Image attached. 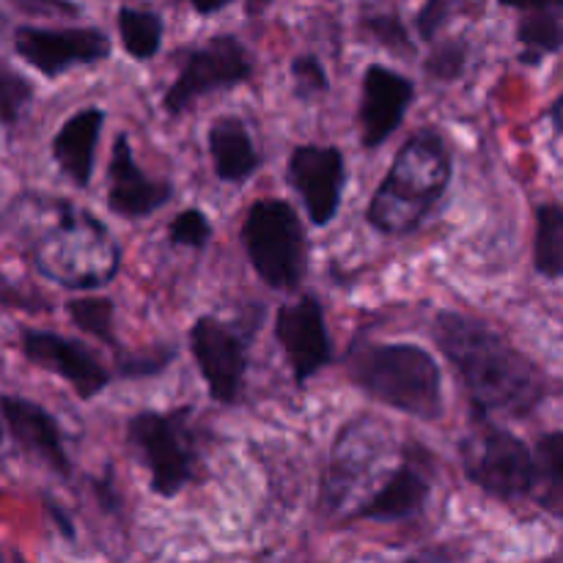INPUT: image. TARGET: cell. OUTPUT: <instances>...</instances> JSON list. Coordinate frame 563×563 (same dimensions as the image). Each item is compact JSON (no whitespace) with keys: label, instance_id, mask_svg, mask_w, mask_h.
<instances>
[{"label":"cell","instance_id":"obj_1","mask_svg":"<svg viewBox=\"0 0 563 563\" xmlns=\"http://www.w3.org/2000/svg\"><path fill=\"white\" fill-rule=\"evenodd\" d=\"M432 339L460 374L478 418H528L550 394L542 368L487 322L460 311H440Z\"/></svg>","mask_w":563,"mask_h":563},{"label":"cell","instance_id":"obj_2","mask_svg":"<svg viewBox=\"0 0 563 563\" xmlns=\"http://www.w3.org/2000/svg\"><path fill=\"white\" fill-rule=\"evenodd\" d=\"M454 174L449 143L438 126H421L405 141L383 185L368 201L366 220L377 231L405 236L429 218Z\"/></svg>","mask_w":563,"mask_h":563},{"label":"cell","instance_id":"obj_3","mask_svg":"<svg viewBox=\"0 0 563 563\" xmlns=\"http://www.w3.org/2000/svg\"><path fill=\"white\" fill-rule=\"evenodd\" d=\"M346 374L366 396L418 421H438L445 412L443 374L438 361L416 344H355Z\"/></svg>","mask_w":563,"mask_h":563},{"label":"cell","instance_id":"obj_4","mask_svg":"<svg viewBox=\"0 0 563 563\" xmlns=\"http://www.w3.org/2000/svg\"><path fill=\"white\" fill-rule=\"evenodd\" d=\"M55 220L33 242L38 275L64 289H102L119 275L121 247L108 225L75 203H53Z\"/></svg>","mask_w":563,"mask_h":563},{"label":"cell","instance_id":"obj_5","mask_svg":"<svg viewBox=\"0 0 563 563\" xmlns=\"http://www.w3.org/2000/svg\"><path fill=\"white\" fill-rule=\"evenodd\" d=\"M242 245L258 278L280 291H291L306 280L308 242L295 207L284 198H262L242 223Z\"/></svg>","mask_w":563,"mask_h":563},{"label":"cell","instance_id":"obj_6","mask_svg":"<svg viewBox=\"0 0 563 563\" xmlns=\"http://www.w3.org/2000/svg\"><path fill=\"white\" fill-rule=\"evenodd\" d=\"M394 432L374 416H357L335 438L328 467L322 473L319 509L344 520L346 509L357 506V495L377 478L385 462L394 456Z\"/></svg>","mask_w":563,"mask_h":563},{"label":"cell","instance_id":"obj_7","mask_svg":"<svg viewBox=\"0 0 563 563\" xmlns=\"http://www.w3.org/2000/svg\"><path fill=\"white\" fill-rule=\"evenodd\" d=\"M126 440L148 467L152 493L176 498L198 473V434L190 407L181 410H141L126 421Z\"/></svg>","mask_w":563,"mask_h":563},{"label":"cell","instance_id":"obj_8","mask_svg":"<svg viewBox=\"0 0 563 563\" xmlns=\"http://www.w3.org/2000/svg\"><path fill=\"white\" fill-rule=\"evenodd\" d=\"M460 460L467 482L484 489L489 498L506 504L531 498L533 454L509 429L482 423L460 443Z\"/></svg>","mask_w":563,"mask_h":563},{"label":"cell","instance_id":"obj_9","mask_svg":"<svg viewBox=\"0 0 563 563\" xmlns=\"http://www.w3.org/2000/svg\"><path fill=\"white\" fill-rule=\"evenodd\" d=\"M253 77V58L234 33H218L203 44L181 49V66L176 80L163 93V110L181 115L192 110L198 99L214 91H229Z\"/></svg>","mask_w":563,"mask_h":563},{"label":"cell","instance_id":"obj_10","mask_svg":"<svg viewBox=\"0 0 563 563\" xmlns=\"http://www.w3.org/2000/svg\"><path fill=\"white\" fill-rule=\"evenodd\" d=\"M253 324L223 322L218 317H201L190 328V352L207 383L209 396L220 405H236L247 372V344Z\"/></svg>","mask_w":563,"mask_h":563},{"label":"cell","instance_id":"obj_11","mask_svg":"<svg viewBox=\"0 0 563 563\" xmlns=\"http://www.w3.org/2000/svg\"><path fill=\"white\" fill-rule=\"evenodd\" d=\"M14 53L44 77H60L77 66L102 64L113 53V42L102 27H36L14 31Z\"/></svg>","mask_w":563,"mask_h":563},{"label":"cell","instance_id":"obj_12","mask_svg":"<svg viewBox=\"0 0 563 563\" xmlns=\"http://www.w3.org/2000/svg\"><path fill=\"white\" fill-rule=\"evenodd\" d=\"M432 493V454L418 443L401 445V465L383 478L368 498L352 509L346 522H401L418 517Z\"/></svg>","mask_w":563,"mask_h":563},{"label":"cell","instance_id":"obj_13","mask_svg":"<svg viewBox=\"0 0 563 563\" xmlns=\"http://www.w3.org/2000/svg\"><path fill=\"white\" fill-rule=\"evenodd\" d=\"M275 339L284 346L297 385L311 383L333 361V344H330L322 302L313 295H302L295 302L278 308Z\"/></svg>","mask_w":563,"mask_h":563},{"label":"cell","instance_id":"obj_14","mask_svg":"<svg viewBox=\"0 0 563 563\" xmlns=\"http://www.w3.org/2000/svg\"><path fill=\"white\" fill-rule=\"evenodd\" d=\"M289 185L306 203L313 225H328L339 214L346 187V159L335 146H297L289 157Z\"/></svg>","mask_w":563,"mask_h":563},{"label":"cell","instance_id":"obj_15","mask_svg":"<svg viewBox=\"0 0 563 563\" xmlns=\"http://www.w3.org/2000/svg\"><path fill=\"white\" fill-rule=\"evenodd\" d=\"M416 102V82L401 71L385 64H372L363 71L361 82V146L366 152L383 146L399 124L405 121L407 110Z\"/></svg>","mask_w":563,"mask_h":563},{"label":"cell","instance_id":"obj_16","mask_svg":"<svg viewBox=\"0 0 563 563\" xmlns=\"http://www.w3.org/2000/svg\"><path fill=\"white\" fill-rule=\"evenodd\" d=\"M22 355L33 366L58 374L71 385L80 399H93L110 385V372L86 344L47 330H25L22 333Z\"/></svg>","mask_w":563,"mask_h":563},{"label":"cell","instance_id":"obj_17","mask_svg":"<svg viewBox=\"0 0 563 563\" xmlns=\"http://www.w3.org/2000/svg\"><path fill=\"white\" fill-rule=\"evenodd\" d=\"M174 198V185L165 179H154L132 154L130 135L119 132L113 141V154H110L108 168V207L119 218L141 220L148 214L159 212L165 203Z\"/></svg>","mask_w":563,"mask_h":563},{"label":"cell","instance_id":"obj_18","mask_svg":"<svg viewBox=\"0 0 563 563\" xmlns=\"http://www.w3.org/2000/svg\"><path fill=\"white\" fill-rule=\"evenodd\" d=\"M0 416H3L11 438L22 451L36 456L38 462H44L58 476H71V460L66 454L64 432L42 405L22 399V396L3 394L0 396Z\"/></svg>","mask_w":563,"mask_h":563},{"label":"cell","instance_id":"obj_19","mask_svg":"<svg viewBox=\"0 0 563 563\" xmlns=\"http://www.w3.org/2000/svg\"><path fill=\"white\" fill-rule=\"evenodd\" d=\"M104 126V110L86 108L71 113L53 137V159L60 174L75 187L86 190L93 176L97 143Z\"/></svg>","mask_w":563,"mask_h":563},{"label":"cell","instance_id":"obj_20","mask_svg":"<svg viewBox=\"0 0 563 563\" xmlns=\"http://www.w3.org/2000/svg\"><path fill=\"white\" fill-rule=\"evenodd\" d=\"M209 159H212L214 176L229 185H245L262 168L256 146H253L251 130L236 115H220L212 121L207 135Z\"/></svg>","mask_w":563,"mask_h":563},{"label":"cell","instance_id":"obj_21","mask_svg":"<svg viewBox=\"0 0 563 563\" xmlns=\"http://www.w3.org/2000/svg\"><path fill=\"white\" fill-rule=\"evenodd\" d=\"M533 454L531 500L548 515L561 517L563 509V434L548 432L539 438Z\"/></svg>","mask_w":563,"mask_h":563},{"label":"cell","instance_id":"obj_22","mask_svg":"<svg viewBox=\"0 0 563 563\" xmlns=\"http://www.w3.org/2000/svg\"><path fill=\"white\" fill-rule=\"evenodd\" d=\"M115 27L124 53L132 60H152L163 47L165 22L154 9L143 5H119L115 11Z\"/></svg>","mask_w":563,"mask_h":563},{"label":"cell","instance_id":"obj_23","mask_svg":"<svg viewBox=\"0 0 563 563\" xmlns=\"http://www.w3.org/2000/svg\"><path fill=\"white\" fill-rule=\"evenodd\" d=\"M520 42V64L537 66L548 55L561 53L563 31H561V11H526L522 20L517 22L515 31Z\"/></svg>","mask_w":563,"mask_h":563},{"label":"cell","instance_id":"obj_24","mask_svg":"<svg viewBox=\"0 0 563 563\" xmlns=\"http://www.w3.org/2000/svg\"><path fill=\"white\" fill-rule=\"evenodd\" d=\"M533 267L544 280H561L563 273V212L559 203H542L537 209V240H533Z\"/></svg>","mask_w":563,"mask_h":563},{"label":"cell","instance_id":"obj_25","mask_svg":"<svg viewBox=\"0 0 563 563\" xmlns=\"http://www.w3.org/2000/svg\"><path fill=\"white\" fill-rule=\"evenodd\" d=\"M357 31L366 42L399 55V58H412L416 55V42L410 38L405 20L396 11H363L357 16Z\"/></svg>","mask_w":563,"mask_h":563},{"label":"cell","instance_id":"obj_26","mask_svg":"<svg viewBox=\"0 0 563 563\" xmlns=\"http://www.w3.org/2000/svg\"><path fill=\"white\" fill-rule=\"evenodd\" d=\"M66 313L75 322V328H80L82 333L93 335L102 344L113 346V352L119 350V339L113 333V317L115 306L110 297H71L66 302Z\"/></svg>","mask_w":563,"mask_h":563},{"label":"cell","instance_id":"obj_27","mask_svg":"<svg viewBox=\"0 0 563 563\" xmlns=\"http://www.w3.org/2000/svg\"><path fill=\"white\" fill-rule=\"evenodd\" d=\"M174 344H154L143 350H115V374L124 379H146L163 374L176 361Z\"/></svg>","mask_w":563,"mask_h":563},{"label":"cell","instance_id":"obj_28","mask_svg":"<svg viewBox=\"0 0 563 563\" xmlns=\"http://www.w3.org/2000/svg\"><path fill=\"white\" fill-rule=\"evenodd\" d=\"M33 102V82L25 75L0 60V124L16 130L22 115Z\"/></svg>","mask_w":563,"mask_h":563},{"label":"cell","instance_id":"obj_29","mask_svg":"<svg viewBox=\"0 0 563 563\" xmlns=\"http://www.w3.org/2000/svg\"><path fill=\"white\" fill-rule=\"evenodd\" d=\"M467 53H471V47H467V42L462 36L434 42L432 53L423 60V71L438 82L460 80L467 66Z\"/></svg>","mask_w":563,"mask_h":563},{"label":"cell","instance_id":"obj_30","mask_svg":"<svg viewBox=\"0 0 563 563\" xmlns=\"http://www.w3.org/2000/svg\"><path fill=\"white\" fill-rule=\"evenodd\" d=\"M212 240V223L201 209L190 207L181 209L168 229V242L174 247H190V251H203Z\"/></svg>","mask_w":563,"mask_h":563},{"label":"cell","instance_id":"obj_31","mask_svg":"<svg viewBox=\"0 0 563 563\" xmlns=\"http://www.w3.org/2000/svg\"><path fill=\"white\" fill-rule=\"evenodd\" d=\"M467 5H471V0H423L421 9H418L416 14V31L418 36H421V42H438L443 27L449 25L454 16H460Z\"/></svg>","mask_w":563,"mask_h":563},{"label":"cell","instance_id":"obj_32","mask_svg":"<svg viewBox=\"0 0 563 563\" xmlns=\"http://www.w3.org/2000/svg\"><path fill=\"white\" fill-rule=\"evenodd\" d=\"M291 86H295V97L308 102L322 93L330 91V77L324 71V64L311 53H302L291 60Z\"/></svg>","mask_w":563,"mask_h":563},{"label":"cell","instance_id":"obj_33","mask_svg":"<svg viewBox=\"0 0 563 563\" xmlns=\"http://www.w3.org/2000/svg\"><path fill=\"white\" fill-rule=\"evenodd\" d=\"M16 11L31 16H66L75 20L82 14V5L77 0H11Z\"/></svg>","mask_w":563,"mask_h":563},{"label":"cell","instance_id":"obj_34","mask_svg":"<svg viewBox=\"0 0 563 563\" xmlns=\"http://www.w3.org/2000/svg\"><path fill=\"white\" fill-rule=\"evenodd\" d=\"M467 559H471V550H467L465 544L445 542L434 544V548L418 550V553L407 555V559L399 563H467Z\"/></svg>","mask_w":563,"mask_h":563},{"label":"cell","instance_id":"obj_35","mask_svg":"<svg viewBox=\"0 0 563 563\" xmlns=\"http://www.w3.org/2000/svg\"><path fill=\"white\" fill-rule=\"evenodd\" d=\"M93 493H97L99 506H102L108 515L121 517V511H124V500H121L119 489H115V484L110 482V478H97V482H93Z\"/></svg>","mask_w":563,"mask_h":563},{"label":"cell","instance_id":"obj_36","mask_svg":"<svg viewBox=\"0 0 563 563\" xmlns=\"http://www.w3.org/2000/svg\"><path fill=\"white\" fill-rule=\"evenodd\" d=\"M504 9H517V11H561L563 0H498Z\"/></svg>","mask_w":563,"mask_h":563},{"label":"cell","instance_id":"obj_37","mask_svg":"<svg viewBox=\"0 0 563 563\" xmlns=\"http://www.w3.org/2000/svg\"><path fill=\"white\" fill-rule=\"evenodd\" d=\"M185 3H190V9L196 11V14L212 16V14H220L223 9H229L234 0H185Z\"/></svg>","mask_w":563,"mask_h":563},{"label":"cell","instance_id":"obj_38","mask_svg":"<svg viewBox=\"0 0 563 563\" xmlns=\"http://www.w3.org/2000/svg\"><path fill=\"white\" fill-rule=\"evenodd\" d=\"M47 511L53 515L55 526H58V531L64 533V539H69V542H71V539H75V528H71V520L64 515V509H58L55 504H47Z\"/></svg>","mask_w":563,"mask_h":563},{"label":"cell","instance_id":"obj_39","mask_svg":"<svg viewBox=\"0 0 563 563\" xmlns=\"http://www.w3.org/2000/svg\"><path fill=\"white\" fill-rule=\"evenodd\" d=\"M269 3H273V0H247V16H258Z\"/></svg>","mask_w":563,"mask_h":563},{"label":"cell","instance_id":"obj_40","mask_svg":"<svg viewBox=\"0 0 563 563\" xmlns=\"http://www.w3.org/2000/svg\"><path fill=\"white\" fill-rule=\"evenodd\" d=\"M0 563H25V561H22V555L14 553V550L0 548Z\"/></svg>","mask_w":563,"mask_h":563},{"label":"cell","instance_id":"obj_41","mask_svg":"<svg viewBox=\"0 0 563 563\" xmlns=\"http://www.w3.org/2000/svg\"><path fill=\"white\" fill-rule=\"evenodd\" d=\"M0 440H3V427H0Z\"/></svg>","mask_w":563,"mask_h":563}]
</instances>
